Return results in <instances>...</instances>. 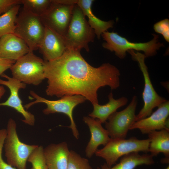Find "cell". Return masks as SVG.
<instances>
[{"label": "cell", "instance_id": "cell-7", "mask_svg": "<svg viewBox=\"0 0 169 169\" xmlns=\"http://www.w3.org/2000/svg\"><path fill=\"white\" fill-rule=\"evenodd\" d=\"M30 93L32 98L35 99V100L26 104L24 106L25 108L28 110L35 104L43 103L47 105L46 108L43 111L44 114L49 115L55 113H61L65 114L70 120L71 123L69 127L71 129L74 137L76 139H78L79 133L74 120L73 110L77 105L86 100L84 97L78 95H66L59 100H51L40 96L33 91H31Z\"/></svg>", "mask_w": 169, "mask_h": 169}, {"label": "cell", "instance_id": "cell-8", "mask_svg": "<svg viewBox=\"0 0 169 169\" xmlns=\"http://www.w3.org/2000/svg\"><path fill=\"white\" fill-rule=\"evenodd\" d=\"M44 60L30 51L10 69L12 77L26 84L37 85L45 79Z\"/></svg>", "mask_w": 169, "mask_h": 169}, {"label": "cell", "instance_id": "cell-15", "mask_svg": "<svg viewBox=\"0 0 169 169\" xmlns=\"http://www.w3.org/2000/svg\"><path fill=\"white\" fill-rule=\"evenodd\" d=\"M30 51L28 46L14 33L0 38V57L15 61Z\"/></svg>", "mask_w": 169, "mask_h": 169}, {"label": "cell", "instance_id": "cell-31", "mask_svg": "<svg viewBox=\"0 0 169 169\" xmlns=\"http://www.w3.org/2000/svg\"><path fill=\"white\" fill-rule=\"evenodd\" d=\"M161 161L163 163H169V158L165 157L161 160Z\"/></svg>", "mask_w": 169, "mask_h": 169}, {"label": "cell", "instance_id": "cell-16", "mask_svg": "<svg viewBox=\"0 0 169 169\" xmlns=\"http://www.w3.org/2000/svg\"><path fill=\"white\" fill-rule=\"evenodd\" d=\"M83 120L88 126L91 133V138L85 151L86 156L90 158L99 146L103 145L105 146L111 138L107 131L102 126V123L98 119L84 116Z\"/></svg>", "mask_w": 169, "mask_h": 169}, {"label": "cell", "instance_id": "cell-20", "mask_svg": "<svg viewBox=\"0 0 169 169\" xmlns=\"http://www.w3.org/2000/svg\"><path fill=\"white\" fill-rule=\"evenodd\" d=\"M94 1L93 0H76V4L81 8L85 16H87L89 25L99 39L102 33L107 31L109 28L113 27L114 22L113 20L108 21L102 20L93 14L91 6Z\"/></svg>", "mask_w": 169, "mask_h": 169}, {"label": "cell", "instance_id": "cell-5", "mask_svg": "<svg viewBox=\"0 0 169 169\" xmlns=\"http://www.w3.org/2000/svg\"><path fill=\"white\" fill-rule=\"evenodd\" d=\"M15 26L14 34L26 43L30 51L38 49L45 28L40 17L23 7L17 15Z\"/></svg>", "mask_w": 169, "mask_h": 169}, {"label": "cell", "instance_id": "cell-32", "mask_svg": "<svg viewBox=\"0 0 169 169\" xmlns=\"http://www.w3.org/2000/svg\"><path fill=\"white\" fill-rule=\"evenodd\" d=\"M165 169H169V166H168Z\"/></svg>", "mask_w": 169, "mask_h": 169}, {"label": "cell", "instance_id": "cell-30", "mask_svg": "<svg viewBox=\"0 0 169 169\" xmlns=\"http://www.w3.org/2000/svg\"><path fill=\"white\" fill-rule=\"evenodd\" d=\"M6 92V90L4 87L2 85L0 86V99L3 95Z\"/></svg>", "mask_w": 169, "mask_h": 169}, {"label": "cell", "instance_id": "cell-2", "mask_svg": "<svg viewBox=\"0 0 169 169\" xmlns=\"http://www.w3.org/2000/svg\"><path fill=\"white\" fill-rule=\"evenodd\" d=\"M95 35L82 10L75 4L69 24L63 37L67 49H84L88 52V44L94 41Z\"/></svg>", "mask_w": 169, "mask_h": 169}, {"label": "cell", "instance_id": "cell-18", "mask_svg": "<svg viewBox=\"0 0 169 169\" xmlns=\"http://www.w3.org/2000/svg\"><path fill=\"white\" fill-rule=\"evenodd\" d=\"M108 97L109 101L106 104L93 105V111L89 115L92 118H97L101 123H105L112 114L118 108L126 105L128 102V99L125 96L118 99H114L112 92L110 93Z\"/></svg>", "mask_w": 169, "mask_h": 169}, {"label": "cell", "instance_id": "cell-13", "mask_svg": "<svg viewBox=\"0 0 169 169\" xmlns=\"http://www.w3.org/2000/svg\"><path fill=\"white\" fill-rule=\"evenodd\" d=\"M149 116L135 122L129 130L138 129L142 134H148L154 131L169 130V101L167 100Z\"/></svg>", "mask_w": 169, "mask_h": 169}, {"label": "cell", "instance_id": "cell-29", "mask_svg": "<svg viewBox=\"0 0 169 169\" xmlns=\"http://www.w3.org/2000/svg\"><path fill=\"white\" fill-rule=\"evenodd\" d=\"M16 61L0 57V76L6 70L10 69Z\"/></svg>", "mask_w": 169, "mask_h": 169}, {"label": "cell", "instance_id": "cell-19", "mask_svg": "<svg viewBox=\"0 0 169 169\" xmlns=\"http://www.w3.org/2000/svg\"><path fill=\"white\" fill-rule=\"evenodd\" d=\"M153 157L146 153L141 155L139 152H134L121 157L119 162L113 166L109 167L105 163L97 169H134L139 166L153 164Z\"/></svg>", "mask_w": 169, "mask_h": 169}, {"label": "cell", "instance_id": "cell-28", "mask_svg": "<svg viewBox=\"0 0 169 169\" xmlns=\"http://www.w3.org/2000/svg\"><path fill=\"white\" fill-rule=\"evenodd\" d=\"M21 4L20 0H0V16L13 6Z\"/></svg>", "mask_w": 169, "mask_h": 169}, {"label": "cell", "instance_id": "cell-24", "mask_svg": "<svg viewBox=\"0 0 169 169\" xmlns=\"http://www.w3.org/2000/svg\"><path fill=\"white\" fill-rule=\"evenodd\" d=\"M28 161L32 165V169H48L44 154L42 146L36 147L29 156Z\"/></svg>", "mask_w": 169, "mask_h": 169}, {"label": "cell", "instance_id": "cell-6", "mask_svg": "<svg viewBox=\"0 0 169 169\" xmlns=\"http://www.w3.org/2000/svg\"><path fill=\"white\" fill-rule=\"evenodd\" d=\"M16 124L12 119L8 122L7 135L4 144L7 163L17 169H26L28 158L38 145H30L20 141L18 137Z\"/></svg>", "mask_w": 169, "mask_h": 169}, {"label": "cell", "instance_id": "cell-9", "mask_svg": "<svg viewBox=\"0 0 169 169\" xmlns=\"http://www.w3.org/2000/svg\"><path fill=\"white\" fill-rule=\"evenodd\" d=\"M128 52L131 55L132 59L138 63L144 81L142 94L144 106L136 115V121L149 116L154 108L158 107L167 100L159 95L154 89L149 76L147 67L145 62L146 58L145 55L139 52H135L133 50H129Z\"/></svg>", "mask_w": 169, "mask_h": 169}, {"label": "cell", "instance_id": "cell-25", "mask_svg": "<svg viewBox=\"0 0 169 169\" xmlns=\"http://www.w3.org/2000/svg\"><path fill=\"white\" fill-rule=\"evenodd\" d=\"M67 169H93L88 160L73 151H70Z\"/></svg>", "mask_w": 169, "mask_h": 169}, {"label": "cell", "instance_id": "cell-3", "mask_svg": "<svg viewBox=\"0 0 169 169\" xmlns=\"http://www.w3.org/2000/svg\"><path fill=\"white\" fill-rule=\"evenodd\" d=\"M153 38L146 43H133L119 35L117 33L107 31L101 36L106 42L102 44L104 48L111 51H114L115 55L120 59L124 58L126 52L130 50L142 51L146 57L153 56L156 54V50L164 46L158 41L159 36L152 34Z\"/></svg>", "mask_w": 169, "mask_h": 169}, {"label": "cell", "instance_id": "cell-14", "mask_svg": "<svg viewBox=\"0 0 169 169\" xmlns=\"http://www.w3.org/2000/svg\"><path fill=\"white\" fill-rule=\"evenodd\" d=\"M45 27L44 34L38 49L44 60L51 61L61 56L67 49L61 36L50 28Z\"/></svg>", "mask_w": 169, "mask_h": 169}, {"label": "cell", "instance_id": "cell-22", "mask_svg": "<svg viewBox=\"0 0 169 169\" xmlns=\"http://www.w3.org/2000/svg\"><path fill=\"white\" fill-rule=\"evenodd\" d=\"M20 7V4L15 5L0 16V38L7 34L14 33L15 21Z\"/></svg>", "mask_w": 169, "mask_h": 169}, {"label": "cell", "instance_id": "cell-10", "mask_svg": "<svg viewBox=\"0 0 169 169\" xmlns=\"http://www.w3.org/2000/svg\"><path fill=\"white\" fill-rule=\"evenodd\" d=\"M137 97L133 96L128 105L124 110L115 111L108 118L105 127L111 139H125L131 126L136 122L135 112Z\"/></svg>", "mask_w": 169, "mask_h": 169}, {"label": "cell", "instance_id": "cell-1", "mask_svg": "<svg viewBox=\"0 0 169 169\" xmlns=\"http://www.w3.org/2000/svg\"><path fill=\"white\" fill-rule=\"evenodd\" d=\"M80 51L67 49L56 59L44 60V75L48 84L46 94L58 97L81 95L93 105L98 104L100 88L108 86L113 90L119 87L120 71L108 63L97 68L92 66L83 57Z\"/></svg>", "mask_w": 169, "mask_h": 169}, {"label": "cell", "instance_id": "cell-21", "mask_svg": "<svg viewBox=\"0 0 169 169\" xmlns=\"http://www.w3.org/2000/svg\"><path fill=\"white\" fill-rule=\"evenodd\" d=\"M148 134L150 141L148 152L150 154L154 157L161 153L165 157L169 158V130L154 131Z\"/></svg>", "mask_w": 169, "mask_h": 169}, {"label": "cell", "instance_id": "cell-12", "mask_svg": "<svg viewBox=\"0 0 169 169\" xmlns=\"http://www.w3.org/2000/svg\"><path fill=\"white\" fill-rule=\"evenodd\" d=\"M1 76L7 79V80L0 79V84L8 87L10 90V94L5 101L0 103V106H7L13 108L22 115L24 119L22 120L24 123L30 125H33L35 121L34 116L25 109L18 94L19 90L21 89L25 88L26 84L4 74Z\"/></svg>", "mask_w": 169, "mask_h": 169}, {"label": "cell", "instance_id": "cell-23", "mask_svg": "<svg viewBox=\"0 0 169 169\" xmlns=\"http://www.w3.org/2000/svg\"><path fill=\"white\" fill-rule=\"evenodd\" d=\"M23 8L32 14L41 16L48 9L51 0H20Z\"/></svg>", "mask_w": 169, "mask_h": 169}, {"label": "cell", "instance_id": "cell-27", "mask_svg": "<svg viewBox=\"0 0 169 169\" xmlns=\"http://www.w3.org/2000/svg\"><path fill=\"white\" fill-rule=\"evenodd\" d=\"M6 135V129L0 130V169H17L6 163L3 158L2 151Z\"/></svg>", "mask_w": 169, "mask_h": 169}, {"label": "cell", "instance_id": "cell-11", "mask_svg": "<svg viewBox=\"0 0 169 169\" xmlns=\"http://www.w3.org/2000/svg\"><path fill=\"white\" fill-rule=\"evenodd\" d=\"M51 0L49 8L40 17L45 27L52 29L63 38L69 24L75 4H62Z\"/></svg>", "mask_w": 169, "mask_h": 169}, {"label": "cell", "instance_id": "cell-17", "mask_svg": "<svg viewBox=\"0 0 169 169\" xmlns=\"http://www.w3.org/2000/svg\"><path fill=\"white\" fill-rule=\"evenodd\" d=\"M70 151L67 143L51 144L44 148V154L48 169H67Z\"/></svg>", "mask_w": 169, "mask_h": 169}, {"label": "cell", "instance_id": "cell-4", "mask_svg": "<svg viewBox=\"0 0 169 169\" xmlns=\"http://www.w3.org/2000/svg\"><path fill=\"white\" fill-rule=\"evenodd\" d=\"M150 141L148 139L139 140L132 137L128 139H111L104 147L97 149L95 153L105 161L109 167L116 164L123 156L134 152H148Z\"/></svg>", "mask_w": 169, "mask_h": 169}, {"label": "cell", "instance_id": "cell-26", "mask_svg": "<svg viewBox=\"0 0 169 169\" xmlns=\"http://www.w3.org/2000/svg\"><path fill=\"white\" fill-rule=\"evenodd\" d=\"M153 28L157 33L161 34L166 42H169V20L165 19L154 24Z\"/></svg>", "mask_w": 169, "mask_h": 169}]
</instances>
